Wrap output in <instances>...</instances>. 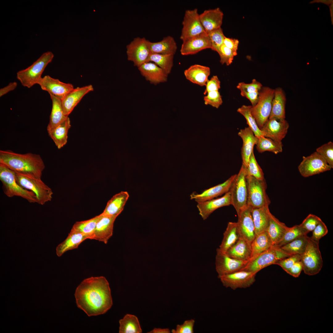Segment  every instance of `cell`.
Here are the masks:
<instances>
[{
	"label": "cell",
	"instance_id": "1",
	"mask_svg": "<svg viewBox=\"0 0 333 333\" xmlns=\"http://www.w3.org/2000/svg\"><path fill=\"white\" fill-rule=\"evenodd\" d=\"M75 296L78 307L89 316L104 314L113 305L109 284L103 276L84 279L76 288Z\"/></svg>",
	"mask_w": 333,
	"mask_h": 333
},
{
	"label": "cell",
	"instance_id": "2",
	"mask_svg": "<svg viewBox=\"0 0 333 333\" xmlns=\"http://www.w3.org/2000/svg\"><path fill=\"white\" fill-rule=\"evenodd\" d=\"M0 163L17 173L39 178H41L45 168L39 155L31 153L19 154L9 150H0Z\"/></svg>",
	"mask_w": 333,
	"mask_h": 333
},
{
	"label": "cell",
	"instance_id": "3",
	"mask_svg": "<svg viewBox=\"0 0 333 333\" xmlns=\"http://www.w3.org/2000/svg\"><path fill=\"white\" fill-rule=\"evenodd\" d=\"M0 180L2 184L3 192L7 197L18 196L27 200L30 203H37L34 193L24 189L18 183L15 179V172L1 163Z\"/></svg>",
	"mask_w": 333,
	"mask_h": 333
},
{
	"label": "cell",
	"instance_id": "4",
	"mask_svg": "<svg viewBox=\"0 0 333 333\" xmlns=\"http://www.w3.org/2000/svg\"><path fill=\"white\" fill-rule=\"evenodd\" d=\"M54 56L51 51L43 53L31 65L18 71L16 74L17 79L23 86L28 88L37 84L44 69L51 62Z\"/></svg>",
	"mask_w": 333,
	"mask_h": 333
},
{
	"label": "cell",
	"instance_id": "5",
	"mask_svg": "<svg viewBox=\"0 0 333 333\" xmlns=\"http://www.w3.org/2000/svg\"><path fill=\"white\" fill-rule=\"evenodd\" d=\"M15 179L21 186L34 193L38 204L43 205L51 201L53 194L52 191L41 178L15 172Z\"/></svg>",
	"mask_w": 333,
	"mask_h": 333
},
{
	"label": "cell",
	"instance_id": "6",
	"mask_svg": "<svg viewBox=\"0 0 333 333\" xmlns=\"http://www.w3.org/2000/svg\"><path fill=\"white\" fill-rule=\"evenodd\" d=\"M291 255L280 247L274 245L267 251L250 260L240 270L257 273L263 268L275 263L279 260Z\"/></svg>",
	"mask_w": 333,
	"mask_h": 333
},
{
	"label": "cell",
	"instance_id": "7",
	"mask_svg": "<svg viewBox=\"0 0 333 333\" xmlns=\"http://www.w3.org/2000/svg\"><path fill=\"white\" fill-rule=\"evenodd\" d=\"M247 206L256 208L269 206L270 200L266 192L267 185L265 179L259 180L247 175Z\"/></svg>",
	"mask_w": 333,
	"mask_h": 333
},
{
	"label": "cell",
	"instance_id": "8",
	"mask_svg": "<svg viewBox=\"0 0 333 333\" xmlns=\"http://www.w3.org/2000/svg\"><path fill=\"white\" fill-rule=\"evenodd\" d=\"M247 175L246 167L242 164L229 191L231 195L232 205L234 208L237 215L247 207Z\"/></svg>",
	"mask_w": 333,
	"mask_h": 333
},
{
	"label": "cell",
	"instance_id": "9",
	"mask_svg": "<svg viewBox=\"0 0 333 333\" xmlns=\"http://www.w3.org/2000/svg\"><path fill=\"white\" fill-rule=\"evenodd\" d=\"M274 92V89L268 87H262L259 91L257 103L255 106H252V114L260 130L270 114Z\"/></svg>",
	"mask_w": 333,
	"mask_h": 333
},
{
	"label": "cell",
	"instance_id": "10",
	"mask_svg": "<svg viewBox=\"0 0 333 333\" xmlns=\"http://www.w3.org/2000/svg\"><path fill=\"white\" fill-rule=\"evenodd\" d=\"M301 255L300 261L305 273L314 275L320 271L323 267V261L319 243L309 237L305 250Z\"/></svg>",
	"mask_w": 333,
	"mask_h": 333
},
{
	"label": "cell",
	"instance_id": "11",
	"mask_svg": "<svg viewBox=\"0 0 333 333\" xmlns=\"http://www.w3.org/2000/svg\"><path fill=\"white\" fill-rule=\"evenodd\" d=\"M127 59L138 68L148 62L151 54L148 44V40L145 37L134 38L126 46Z\"/></svg>",
	"mask_w": 333,
	"mask_h": 333
},
{
	"label": "cell",
	"instance_id": "12",
	"mask_svg": "<svg viewBox=\"0 0 333 333\" xmlns=\"http://www.w3.org/2000/svg\"><path fill=\"white\" fill-rule=\"evenodd\" d=\"M332 168L316 151L307 157L303 156L298 167L301 175L307 177L330 170Z\"/></svg>",
	"mask_w": 333,
	"mask_h": 333
},
{
	"label": "cell",
	"instance_id": "13",
	"mask_svg": "<svg viewBox=\"0 0 333 333\" xmlns=\"http://www.w3.org/2000/svg\"><path fill=\"white\" fill-rule=\"evenodd\" d=\"M182 24L180 39L183 42L206 32L200 22L197 8L186 10Z\"/></svg>",
	"mask_w": 333,
	"mask_h": 333
},
{
	"label": "cell",
	"instance_id": "14",
	"mask_svg": "<svg viewBox=\"0 0 333 333\" xmlns=\"http://www.w3.org/2000/svg\"><path fill=\"white\" fill-rule=\"evenodd\" d=\"M248 261L232 258L218 248L215 258V267L218 278H219L224 275L240 270Z\"/></svg>",
	"mask_w": 333,
	"mask_h": 333
},
{
	"label": "cell",
	"instance_id": "15",
	"mask_svg": "<svg viewBox=\"0 0 333 333\" xmlns=\"http://www.w3.org/2000/svg\"><path fill=\"white\" fill-rule=\"evenodd\" d=\"M257 273L244 270H240L220 277L223 285L233 290L245 288L250 286L255 281Z\"/></svg>",
	"mask_w": 333,
	"mask_h": 333
},
{
	"label": "cell",
	"instance_id": "16",
	"mask_svg": "<svg viewBox=\"0 0 333 333\" xmlns=\"http://www.w3.org/2000/svg\"><path fill=\"white\" fill-rule=\"evenodd\" d=\"M289 125L285 119L269 118L261 130L265 137L278 142L285 138L288 132Z\"/></svg>",
	"mask_w": 333,
	"mask_h": 333
},
{
	"label": "cell",
	"instance_id": "17",
	"mask_svg": "<svg viewBox=\"0 0 333 333\" xmlns=\"http://www.w3.org/2000/svg\"><path fill=\"white\" fill-rule=\"evenodd\" d=\"M37 84L41 89L47 92L51 95L62 100L74 88L70 83H64L59 79L46 75L41 77Z\"/></svg>",
	"mask_w": 333,
	"mask_h": 333
},
{
	"label": "cell",
	"instance_id": "18",
	"mask_svg": "<svg viewBox=\"0 0 333 333\" xmlns=\"http://www.w3.org/2000/svg\"><path fill=\"white\" fill-rule=\"evenodd\" d=\"M252 208L247 207L238 214L236 222L239 234L251 244L256 234L252 214Z\"/></svg>",
	"mask_w": 333,
	"mask_h": 333
},
{
	"label": "cell",
	"instance_id": "19",
	"mask_svg": "<svg viewBox=\"0 0 333 333\" xmlns=\"http://www.w3.org/2000/svg\"><path fill=\"white\" fill-rule=\"evenodd\" d=\"M211 48L210 40L205 32L183 42L180 50L182 55L195 54L199 51Z\"/></svg>",
	"mask_w": 333,
	"mask_h": 333
},
{
	"label": "cell",
	"instance_id": "20",
	"mask_svg": "<svg viewBox=\"0 0 333 333\" xmlns=\"http://www.w3.org/2000/svg\"><path fill=\"white\" fill-rule=\"evenodd\" d=\"M93 90V86L90 84L74 88L68 93L61 100L64 115L68 117L83 97Z\"/></svg>",
	"mask_w": 333,
	"mask_h": 333
},
{
	"label": "cell",
	"instance_id": "21",
	"mask_svg": "<svg viewBox=\"0 0 333 333\" xmlns=\"http://www.w3.org/2000/svg\"><path fill=\"white\" fill-rule=\"evenodd\" d=\"M236 175H232L223 183L205 190L200 194L192 193L190 195V199L199 203L213 199L226 193L229 191Z\"/></svg>",
	"mask_w": 333,
	"mask_h": 333
},
{
	"label": "cell",
	"instance_id": "22",
	"mask_svg": "<svg viewBox=\"0 0 333 333\" xmlns=\"http://www.w3.org/2000/svg\"><path fill=\"white\" fill-rule=\"evenodd\" d=\"M116 218L101 213V216L97 223L92 239L106 244L113 235V224Z\"/></svg>",
	"mask_w": 333,
	"mask_h": 333
},
{
	"label": "cell",
	"instance_id": "23",
	"mask_svg": "<svg viewBox=\"0 0 333 333\" xmlns=\"http://www.w3.org/2000/svg\"><path fill=\"white\" fill-rule=\"evenodd\" d=\"M230 205H232L230 193L228 191L220 198L197 203V207L199 215L205 220L217 209Z\"/></svg>",
	"mask_w": 333,
	"mask_h": 333
},
{
	"label": "cell",
	"instance_id": "24",
	"mask_svg": "<svg viewBox=\"0 0 333 333\" xmlns=\"http://www.w3.org/2000/svg\"><path fill=\"white\" fill-rule=\"evenodd\" d=\"M138 68L141 75L151 84L156 85L167 80L168 75L153 62H146Z\"/></svg>",
	"mask_w": 333,
	"mask_h": 333
},
{
	"label": "cell",
	"instance_id": "25",
	"mask_svg": "<svg viewBox=\"0 0 333 333\" xmlns=\"http://www.w3.org/2000/svg\"><path fill=\"white\" fill-rule=\"evenodd\" d=\"M223 16L219 7L205 10L199 14L200 21L205 32L207 33L221 27Z\"/></svg>",
	"mask_w": 333,
	"mask_h": 333
},
{
	"label": "cell",
	"instance_id": "26",
	"mask_svg": "<svg viewBox=\"0 0 333 333\" xmlns=\"http://www.w3.org/2000/svg\"><path fill=\"white\" fill-rule=\"evenodd\" d=\"M238 135L243 141L241 152L242 164L247 167L250 155L253 151L254 146L257 144V138L249 127L240 130Z\"/></svg>",
	"mask_w": 333,
	"mask_h": 333
},
{
	"label": "cell",
	"instance_id": "27",
	"mask_svg": "<svg viewBox=\"0 0 333 333\" xmlns=\"http://www.w3.org/2000/svg\"><path fill=\"white\" fill-rule=\"evenodd\" d=\"M210 73L209 67L195 64L186 69L184 73L187 80L193 83L203 86H205Z\"/></svg>",
	"mask_w": 333,
	"mask_h": 333
},
{
	"label": "cell",
	"instance_id": "28",
	"mask_svg": "<svg viewBox=\"0 0 333 333\" xmlns=\"http://www.w3.org/2000/svg\"><path fill=\"white\" fill-rule=\"evenodd\" d=\"M148 44L151 53L174 55L177 46L174 38L170 35L164 37L161 41L151 42L148 40Z\"/></svg>",
	"mask_w": 333,
	"mask_h": 333
},
{
	"label": "cell",
	"instance_id": "29",
	"mask_svg": "<svg viewBox=\"0 0 333 333\" xmlns=\"http://www.w3.org/2000/svg\"><path fill=\"white\" fill-rule=\"evenodd\" d=\"M251 244L240 236L235 244L229 248L226 253L234 259L249 261L252 255Z\"/></svg>",
	"mask_w": 333,
	"mask_h": 333
},
{
	"label": "cell",
	"instance_id": "30",
	"mask_svg": "<svg viewBox=\"0 0 333 333\" xmlns=\"http://www.w3.org/2000/svg\"><path fill=\"white\" fill-rule=\"evenodd\" d=\"M129 196L128 192L125 191L114 195L108 201L102 213L117 217L123 210Z\"/></svg>",
	"mask_w": 333,
	"mask_h": 333
},
{
	"label": "cell",
	"instance_id": "31",
	"mask_svg": "<svg viewBox=\"0 0 333 333\" xmlns=\"http://www.w3.org/2000/svg\"><path fill=\"white\" fill-rule=\"evenodd\" d=\"M269 206H266L252 209V214L256 235L267 230L271 213Z\"/></svg>",
	"mask_w": 333,
	"mask_h": 333
},
{
	"label": "cell",
	"instance_id": "32",
	"mask_svg": "<svg viewBox=\"0 0 333 333\" xmlns=\"http://www.w3.org/2000/svg\"><path fill=\"white\" fill-rule=\"evenodd\" d=\"M89 237L84 234L70 231L66 238L56 248L57 255L60 257L66 252L77 248L80 245Z\"/></svg>",
	"mask_w": 333,
	"mask_h": 333
},
{
	"label": "cell",
	"instance_id": "33",
	"mask_svg": "<svg viewBox=\"0 0 333 333\" xmlns=\"http://www.w3.org/2000/svg\"><path fill=\"white\" fill-rule=\"evenodd\" d=\"M286 101V95L283 89L280 87L276 88L274 89L271 111L269 118L285 119Z\"/></svg>",
	"mask_w": 333,
	"mask_h": 333
},
{
	"label": "cell",
	"instance_id": "34",
	"mask_svg": "<svg viewBox=\"0 0 333 333\" xmlns=\"http://www.w3.org/2000/svg\"><path fill=\"white\" fill-rule=\"evenodd\" d=\"M71 126L70 121L68 117L60 124L48 132L58 149H61L67 143L68 131Z\"/></svg>",
	"mask_w": 333,
	"mask_h": 333
},
{
	"label": "cell",
	"instance_id": "35",
	"mask_svg": "<svg viewBox=\"0 0 333 333\" xmlns=\"http://www.w3.org/2000/svg\"><path fill=\"white\" fill-rule=\"evenodd\" d=\"M288 227L270 213L269 225L266 232L274 245H277L282 239Z\"/></svg>",
	"mask_w": 333,
	"mask_h": 333
},
{
	"label": "cell",
	"instance_id": "36",
	"mask_svg": "<svg viewBox=\"0 0 333 333\" xmlns=\"http://www.w3.org/2000/svg\"><path fill=\"white\" fill-rule=\"evenodd\" d=\"M50 95L52 102V107L49 122L47 127V132L60 124L68 117L64 113L61 100L51 95Z\"/></svg>",
	"mask_w": 333,
	"mask_h": 333
},
{
	"label": "cell",
	"instance_id": "37",
	"mask_svg": "<svg viewBox=\"0 0 333 333\" xmlns=\"http://www.w3.org/2000/svg\"><path fill=\"white\" fill-rule=\"evenodd\" d=\"M239 234L236 222H229L228 223L223 237L219 249L222 252L226 253L238 240Z\"/></svg>",
	"mask_w": 333,
	"mask_h": 333
},
{
	"label": "cell",
	"instance_id": "38",
	"mask_svg": "<svg viewBox=\"0 0 333 333\" xmlns=\"http://www.w3.org/2000/svg\"><path fill=\"white\" fill-rule=\"evenodd\" d=\"M251 245L252 255L250 260L267 251L274 245L266 231L256 235Z\"/></svg>",
	"mask_w": 333,
	"mask_h": 333
},
{
	"label": "cell",
	"instance_id": "39",
	"mask_svg": "<svg viewBox=\"0 0 333 333\" xmlns=\"http://www.w3.org/2000/svg\"><path fill=\"white\" fill-rule=\"evenodd\" d=\"M101 216V214L88 220L76 222L71 231L84 234L92 239L97 223Z\"/></svg>",
	"mask_w": 333,
	"mask_h": 333
},
{
	"label": "cell",
	"instance_id": "40",
	"mask_svg": "<svg viewBox=\"0 0 333 333\" xmlns=\"http://www.w3.org/2000/svg\"><path fill=\"white\" fill-rule=\"evenodd\" d=\"M119 333H141L142 332L138 318L127 314L119 321Z\"/></svg>",
	"mask_w": 333,
	"mask_h": 333
},
{
	"label": "cell",
	"instance_id": "41",
	"mask_svg": "<svg viewBox=\"0 0 333 333\" xmlns=\"http://www.w3.org/2000/svg\"><path fill=\"white\" fill-rule=\"evenodd\" d=\"M256 145L257 149L260 153L268 151L277 154L282 151V142H276L264 136L257 138Z\"/></svg>",
	"mask_w": 333,
	"mask_h": 333
},
{
	"label": "cell",
	"instance_id": "42",
	"mask_svg": "<svg viewBox=\"0 0 333 333\" xmlns=\"http://www.w3.org/2000/svg\"><path fill=\"white\" fill-rule=\"evenodd\" d=\"M309 237L307 235L301 236L280 248L286 253L290 255H301L305 250Z\"/></svg>",
	"mask_w": 333,
	"mask_h": 333
},
{
	"label": "cell",
	"instance_id": "43",
	"mask_svg": "<svg viewBox=\"0 0 333 333\" xmlns=\"http://www.w3.org/2000/svg\"><path fill=\"white\" fill-rule=\"evenodd\" d=\"M174 55L151 53L148 62H153L162 68L168 75L173 66Z\"/></svg>",
	"mask_w": 333,
	"mask_h": 333
},
{
	"label": "cell",
	"instance_id": "44",
	"mask_svg": "<svg viewBox=\"0 0 333 333\" xmlns=\"http://www.w3.org/2000/svg\"><path fill=\"white\" fill-rule=\"evenodd\" d=\"M252 105H243L237 109V111L245 117L249 127L256 137L264 136L262 132L258 126L255 119L252 114Z\"/></svg>",
	"mask_w": 333,
	"mask_h": 333
},
{
	"label": "cell",
	"instance_id": "45",
	"mask_svg": "<svg viewBox=\"0 0 333 333\" xmlns=\"http://www.w3.org/2000/svg\"><path fill=\"white\" fill-rule=\"evenodd\" d=\"M308 233L300 224L288 227L282 239L276 246L280 247L299 237L307 235Z\"/></svg>",
	"mask_w": 333,
	"mask_h": 333
},
{
	"label": "cell",
	"instance_id": "46",
	"mask_svg": "<svg viewBox=\"0 0 333 333\" xmlns=\"http://www.w3.org/2000/svg\"><path fill=\"white\" fill-rule=\"evenodd\" d=\"M246 169L247 175L259 180L265 179L262 170L257 161L253 151L250 155Z\"/></svg>",
	"mask_w": 333,
	"mask_h": 333
},
{
	"label": "cell",
	"instance_id": "47",
	"mask_svg": "<svg viewBox=\"0 0 333 333\" xmlns=\"http://www.w3.org/2000/svg\"><path fill=\"white\" fill-rule=\"evenodd\" d=\"M210 38L211 44V49L218 52L220 47L223 44L225 37L221 27L212 31L207 33Z\"/></svg>",
	"mask_w": 333,
	"mask_h": 333
},
{
	"label": "cell",
	"instance_id": "48",
	"mask_svg": "<svg viewBox=\"0 0 333 333\" xmlns=\"http://www.w3.org/2000/svg\"><path fill=\"white\" fill-rule=\"evenodd\" d=\"M326 161L331 168H333V143L330 141L316 149V151Z\"/></svg>",
	"mask_w": 333,
	"mask_h": 333
},
{
	"label": "cell",
	"instance_id": "49",
	"mask_svg": "<svg viewBox=\"0 0 333 333\" xmlns=\"http://www.w3.org/2000/svg\"><path fill=\"white\" fill-rule=\"evenodd\" d=\"M218 53L220 58V63L222 64H225L227 66L232 64L234 57L237 55V51L227 47L223 44L220 47Z\"/></svg>",
	"mask_w": 333,
	"mask_h": 333
},
{
	"label": "cell",
	"instance_id": "50",
	"mask_svg": "<svg viewBox=\"0 0 333 333\" xmlns=\"http://www.w3.org/2000/svg\"><path fill=\"white\" fill-rule=\"evenodd\" d=\"M204 98L206 105H210L217 109L223 103L222 97L219 91H213L208 92Z\"/></svg>",
	"mask_w": 333,
	"mask_h": 333
},
{
	"label": "cell",
	"instance_id": "51",
	"mask_svg": "<svg viewBox=\"0 0 333 333\" xmlns=\"http://www.w3.org/2000/svg\"><path fill=\"white\" fill-rule=\"evenodd\" d=\"M262 87L261 83L255 79H253L250 84L240 82L236 86L237 88L240 91V93L259 92Z\"/></svg>",
	"mask_w": 333,
	"mask_h": 333
},
{
	"label": "cell",
	"instance_id": "52",
	"mask_svg": "<svg viewBox=\"0 0 333 333\" xmlns=\"http://www.w3.org/2000/svg\"><path fill=\"white\" fill-rule=\"evenodd\" d=\"M321 219L317 216L309 214L300 224L302 228L309 233L312 231L321 221Z\"/></svg>",
	"mask_w": 333,
	"mask_h": 333
},
{
	"label": "cell",
	"instance_id": "53",
	"mask_svg": "<svg viewBox=\"0 0 333 333\" xmlns=\"http://www.w3.org/2000/svg\"><path fill=\"white\" fill-rule=\"evenodd\" d=\"M301 255L293 254L287 257L279 260L275 264L281 266L286 272L296 262L300 261Z\"/></svg>",
	"mask_w": 333,
	"mask_h": 333
},
{
	"label": "cell",
	"instance_id": "54",
	"mask_svg": "<svg viewBox=\"0 0 333 333\" xmlns=\"http://www.w3.org/2000/svg\"><path fill=\"white\" fill-rule=\"evenodd\" d=\"M312 232V235L310 238L313 240L319 243L320 239L327 234L328 230L325 224L322 221Z\"/></svg>",
	"mask_w": 333,
	"mask_h": 333
},
{
	"label": "cell",
	"instance_id": "55",
	"mask_svg": "<svg viewBox=\"0 0 333 333\" xmlns=\"http://www.w3.org/2000/svg\"><path fill=\"white\" fill-rule=\"evenodd\" d=\"M195 323L194 319L187 320L181 324L177 325L175 329L171 330L173 333H193Z\"/></svg>",
	"mask_w": 333,
	"mask_h": 333
},
{
	"label": "cell",
	"instance_id": "56",
	"mask_svg": "<svg viewBox=\"0 0 333 333\" xmlns=\"http://www.w3.org/2000/svg\"><path fill=\"white\" fill-rule=\"evenodd\" d=\"M206 88L204 92V95L213 91H219L220 88V81L217 76H213L210 80H208L205 85Z\"/></svg>",
	"mask_w": 333,
	"mask_h": 333
},
{
	"label": "cell",
	"instance_id": "57",
	"mask_svg": "<svg viewBox=\"0 0 333 333\" xmlns=\"http://www.w3.org/2000/svg\"><path fill=\"white\" fill-rule=\"evenodd\" d=\"M303 270V266L301 261L295 262L287 273L294 277H298Z\"/></svg>",
	"mask_w": 333,
	"mask_h": 333
},
{
	"label": "cell",
	"instance_id": "58",
	"mask_svg": "<svg viewBox=\"0 0 333 333\" xmlns=\"http://www.w3.org/2000/svg\"><path fill=\"white\" fill-rule=\"evenodd\" d=\"M239 40L236 39L225 37L223 44L227 47L235 51H237Z\"/></svg>",
	"mask_w": 333,
	"mask_h": 333
},
{
	"label": "cell",
	"instance_id": "59",
	"mask_svg": "<svg viewBox=\"0 0 333 333\" xmlns=\"http://www.w3.org/2000/svg\"><path fill=\"white\" fill-rule=\"evenodd\" d=\"M259 92H254L251 93H240L243 97H245L250 101L252 106H255L257 103L259 97Z\"/></svg>",
	"mask_w": 333,
	"mask_h": 333
},
{
	"label": "cell",
	"instance_id": "60",
	"mask_svg": "<svg viewBox=\"0 0 333 333\" xmlns=\"http://www.w3.org/2000/svg\"><path fill=\"white\" fill-rule=\"evenodd\" d=\"M17 83L16 82L10 83L7 85L0 89V97L7 93L9 92L14 90L17 87Z\"/></svg>",
	"mask_w": 333,
	"mask_h": 333
},
{
	"label": "cell",
	"instance_id": "61",
	"mask_svg": "<svg viewBox=\"0 0 333 333\" xmlns=\"http://www.w3.org/2000/svg\"><path fill=\"white\" fill-rule=\"evenodd\" d=\"M170 331L168 328H154L148 332L149 333H170Z\"/></svg>",
	"mask_w": 333,
	"mask_h": 333
},
{
	"label": "cell",
	"instance_id": "62",
	"mask_svg": "<svg viewBox=\"0 0 333 333\" xmlns=\"http://www.w3.org/2000/svg\"><path fill=\"white\" fill-rule=\"evenodd\" d=\"M332 2L333 1L332 0H314L311 1L310 3L312 4L314 3H321L329 6Z\"/></svg>",
	"mask_w": 333,
	"mask_h": 333
},
{
	"label": "cell",
	"instance_id": "63",
	"mask_svg": "<svg viewBox=\"0 0 333 333\" xmlns=\"http://www.w3.org/2000/svg\"><path fill=\"white\" fill-rule=\"evenodd\" d=\"M332 24H333V2L329 6Z\"/></svg>",
	"mask_w": 333,
	"mask_h": 333
}]
</instances>
